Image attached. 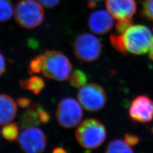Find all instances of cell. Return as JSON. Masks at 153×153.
<instances>
[{"label":"cell","mask_w":153,"mask_h":153,"mask_svg":"<svg viewBox=\"0 0 153 153\" xmlns=\"http://www.w3.org/2000/svg\"><path fill=\"white\" fill-rule=\"evenodd\" d=\"M107 136L104 125L95 119H88L82 121L76 131L78 143L86 149H95L100 146Z\"/></svg>","instance_id":"1"},{"label":"cell","mask_w":153,"mask_h":153,"mask_svg":"<svg viewBox=\"0 0 153 153\" xmlns=\"http://www.w3.org/2000/svg\"><path fill=\"white\" fill-rule=\"evenodd\" d=\"M43 57L42 73L44 76L59 81L68 79L71 74L72 65L65 55L57 51H46Z\"/></svg>","instance_id":"2"},{"label":"cell","mask_w":153,"mask_h":153,"mask_svg":"<svg viewBox=\"0 0 153 153\" xmlns=\"http://www.w3.org/2000/svg\"><path fill=\"white\" fill-rule=\"evenodd\" d=\"M122 34L126 48L133 54L145 55L153 47V33L145 26L132 25Z\"/></svg>","instance_id":"3"},{"label":"cell","mask_w":153,"mask_h":153,"mask_svg":"<svg viewBox=\"0 0 153 153\" xmlns=\"http://www.w3.org/2000/svg\"><path fill=\"white\" fill-rule=\"evenodd\" d=\"M15 18L22 27L31 29L39 26L44 19V10L36 0H21L16 6Z\"/></svg>","instance_id":"4"},{"label":"cell","mask_w":153,"mask_h":153,"mask_svg":"<svg viewBox=\"0 0 153 153\" xmlns=\"http://www.w3.org/2000/svg\"><path fill=\"white\" fill-rule=\"evenodd\" d=\"M73 49L78 60L83 62H91L100 57L102 44L97 36L85 33L76 38L73 43Z\"/></svg>","instance_id":"5"},{"label":"cell","mask_w":153,"mask_h":153,"mask_svg":"<svg viewBox=\"0 0 153 153\" xmlns=\"http://www.w3.org/2000/svg\"><path fill=\"white\" fill-rule=\"evenodd\" d=\"M77 97L81 105L90 112H96L102 109L107 101L106 93L103 88L95 83H89L81 87Z\"/></svg>","instance_id":"6"},{"label":"cell","mask_w":153,"mask_h":153,"mask_svg":"<svg viewBox=\"0 0 153 153\" xmlns=\"http://www.w3.org/2000/svg\"><path fill=\"white\" fill-rule=\"evenodd\" d=\"M83 117L81 105L71 98L62 99L59 103L56 117L61 126L71 128L80 123Z\"/></svg>","instance_id":"7"},{"label":"cell","mask_w":153,"mask_h":153,"mask_svg":"<svg viewBox=\"0 0 153 153\" xmlns=\"http://www.w3.org/2000/svg\"><path fill=\"white\" fill-rule=\"evenodd\" d=\"M20 149L28 153H42L47 146L44 132L36 127H28L22 131L18 138Z\"/></svg>","instance_id":"8"},{"label":"cell","mask_w":153,"mask_h":153,"mask_svg":"<svg viewBox=\"0 0 153 153\" xmlns=\"http://www.w3.org/2000/svg\"><path fill=\"white\" fill-rule=\"evenodd\" d=\"M129 115L134 121L142 123L150 122L153 119V102L146 95H140L132 102Z\"/></svg>","instance_id":"9"},{"label":"cell","mask_w":153,"mask_h":153,"mask_svg":"<svg viewBox=\"0 0 153 153\" xmlns=\"http://www.w3.org/2000/svg\"><path fill=\"white\" fill-rule=\"evenodd\" d=\"M106 7L111 15L117 20H131L136 13L135 0H107Z\"/></svg>","instance_id":"10"},{"label":"cell","mask_w":153,"mask_h":153,"mask_svg":"<svg viewBox=\"0 0 153 153\" xmlns=\"http://www.w3.org/2000/svg\"><path fill=\"white\" fill-rule=\"evenodd\" d=\"M88 26L93 33L104 35L108 33L114 26L113 16L104 10L94 11L88 19Z\"/></svg>","instance_id":"11"},{"label":"cell","mask_w":153,"mask_h":153,"mask_svg":"<svg viewBox=\"0 0 153 153\" xmlns=\"http://www.w3.org/2000/svg\"><path fill=\"white\" fill-rule=\"evenodd\" d=\"M16 112L17 106L14 99L5 94H0V126L11 123Z\"/></svg>","instance_id":"12"},{"label":"cell","mask_w":153,"mask_h":153,"mask_svg":"<svg viewBox=\"0 0 153 153\" xmlns=\"http://www.w3.org/2000/svg\"><path fill=\"white\" fill-rule=\"evenodd\" d=\"M43 109L42 106L37 103L31 104L21 117L20 125L22 128L38 126L40 123L39 117V112Z\"/></svg>","instance_id":"13"},{"label":"cell","mask_w":153,"mask_h":153,"mask_svg":"<svg viewBox=\"0 0 153 153\" xmlns=\"http://www.w3.org/2000/svg\"><path fill=\"white\" fill-rule=\"evenodd\" d=\"M19 83L22 88L30 90L36 95L40 93L45 86L43 79L38 76H32L27 79L21 80Z\"/></svg>","instance_id":"14"},{"label":"cell","mask_w":153,"mask_h":153,"mask_svg":"<svg viewBox=\"0 0 153 153\" xmlns=\"http://www.w3.org/2000/svg\"><path fill=\"white\" fill-rule=\"evenodd\" d=\"M105 153H133V150L126 141L115 139L108 143L105 149Z\"/></svg>","instance_id":"15"},{"label":"cell","mask_w":153,"mask_h":153,"mask_svg":"<svg viewBox=\"0 0 153 153\" xmlns=\"http://www.w3.org/2000/svg\"><path fill=\"white\" fill-rule=\"evenodd\" d=\"M14 13V6L10 0H0V22L9 20Z\"/></svg>","instance_id":"16"},{"label":"cell","mask_w":153,"mask_h":153,"mask_svg":"<svg viewBox=\"0 0 153 153\" xmlns=\"http://www.w3.org/2000/svg\"><path fill=\"white\" fill-rule=\"evenodd\" d=\"M19 133V126L16 123H8L2 129V134L4 138L10 142L17 140Z\"/></svg>","instance_id":"17"},{"label":"cell","mask_w":153,"mask_h":153,"mask_svg":"<svg viewBox=\"0 0 153 153\" xmlns=\"http://www.w3.org/2000/svg\"><path fill=\"white\" fill-rule=\"evenodd\" d=\"M88 77L86 74L81 70H76L70 76L69 82L72 86L74 88H81L86 85Z\"/></svg>","instance_id":"18"},{"label":"cell","mask_w":153,"mask_h":153,"mask_svg":"<svg viewBox=\"0 0 153 153\" xmlns=\"http://www.w3.org/2000/svg\"><path fill=\"white\" fill-rule=\"evenodd\" d=\"M109 40L111 44L116 51L123 55H128L129 52L126 48L122 33H119V35L112 34L110 35Z\"/></svg>","instance_id":"19"},{"label":"cell","mask_w":153,"mask_h":153,"mask_svg":"<svg viewBox=\"0 0 153 153\" xmlns=\"http://www.w3.org/2000/svg\"><path fill=\"white\" fill-rule=\"evenodd\" d=\"M43 66V55H40L34 58L30 62L28 71L29 74L39 73L42 71Z\"/></svg>","instance_id":"20"},{"label":"cell","mask_w":153,"mask_h":153,"mask_svg":"<svg viewBox=\"0 0 153 153\" xmlns=\"http://www.w3.org/2000/svg\"><path fill=\"white\" fill-rule=\"evenodd\" d=\"M142 16L153 21V0H144L142 2Z\"/></svg>","instance_id":"21"},{"label":"cell","mask_w":153,"mask_h":153,"mask_svg":"<svg viewBox=\"0 0 153 153\" xmlns=\"http://www.w3.org/2000/svg\"><path fill=\"white\" fill-rule=\"evenodd\" d=\"M133 25L131 20L119 21L116 25V29L119 33H123Z\"/></svg>","instance_id":"22"},{"label":"cell","mask_w":153,"mask_h":153,"mask_svg":"<svg viewBox=\"0 0 153 153\" xmlns=\"http://www.w3.org/2000/svg\"><path fill=\"white\" fill-rule=\"evenodd\" d=\"M125 141L129 146H135L140 141V138L136 135L131 133L125 134Z\"/></svg>","instance_id":"23"},{"label":"cell","mask_w":153,"mask_h":153,"mask_svg":"<svg viewBox=\"0 0 153 153\" xmlns=\"http://www.w3.org/2000/svg\"><path fill=\"white\" fill-rule=\"evenodd\" d=\"M39 120L40 122L42 123H47L49 122L50 120V115L48 112L44 111V109H42L39 112Z\"/></svg>","instance_id":"24"},{"label":"cell","mask_w":153,"mask_h":153,"mask_svg":"<svg viewBox=\"0 0 153 153\" xmlns=\"http://www.w3.org/2000/svg\"><path fill=\"white\" fill-rule=\"evenodd\" d=\"M60 0H39L40 3L46 7L51 8L57 5Z\"/></svg>","instance_id":"25"},{"label":"cell","mask_w":153,"mask_h":153,"mask_svg":"<svg viewBox=\"0 0 153 153\" xmlns=\"http://www.w3.org/2000/svg\"><path fill=\"white\" fill-rule=\"evenodd\" d=\"M17 104L22 108H26L28 107L31 102V99L27 98H21L17 100Z\"/></svg>","instance_id":"26"},{"label":"cell","mask_w":153,"mask_h":153,"mask_svg":"<svg viewBox=\"0 0 153 153\" xmlns=\"http://www.w3.org/2000/svg\"><path fill=\"white\" fill-rule=\"evenodd\" d=\"M6 64L5 58L0 53V76H1L5 71Z\"/></svg>","instance_id":"27"},{"label":"cell","mask_w":153,"mask_h":153,"mask_svg":"<svg viewBox=\"0 0 153 153\" xmlns=\"http://www.w3.org/2000/svg\"><path fill=\"white\" fill-rule=\"evenodd\" d=\"M53 153H66L65 150L62 148H55L54 150L53 151Z\"/></svg>","instance_id":"28"},{"label":"cell","mask_w":153,"mask_h":153,"mask_svg":"<svg viewBox=\"0 0 153 153\" xmlns=\"http://www.w3.org/2000/svg\"><path fill=\"white\" fill-rule=\"evenodd\" d=\"M89 1V4L88 6L90 7H94L95 5H96V3L98 2H100V1H102V0H88Z\"/></svg>","instance_id":"29"},{"label":"cell","mask_w":153,"mask_h":153,"mask_svg":"<svg viewBox=\"0 0 153 153\" xmlns=\"http://www.w3.org/2000/svg\"><path fill=\"white\" fill-rule=\"evenodd\" d=\"M149 57H150V59L153 61V47H152V48L150 49V51H149Z\"/></svg>","instance_id":"30"},{"label":"cell","mask_w":153,"mask_h":153,"mask_svg":"<svg viewBox=\"0 0 153 153\" xmlns=\"http://www.w3.org/2000/svg\"><path fill=\"white\" fill-rule=\"evenodd\" d=\"M152 132H153V129H152Z\"/></svg>","instance_id":"31"}]
</instances>
